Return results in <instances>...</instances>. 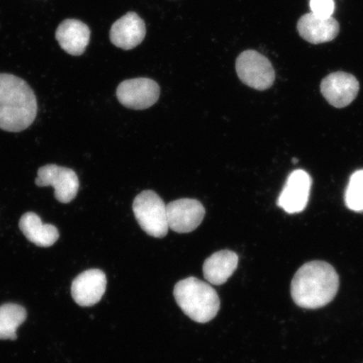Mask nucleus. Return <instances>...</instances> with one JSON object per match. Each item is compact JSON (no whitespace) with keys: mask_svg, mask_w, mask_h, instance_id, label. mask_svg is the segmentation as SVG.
Wrapping results in <instances>:
<instances>
[{"mask_svg":"<svg viewBox=\"0 0 363 363\" xmlns=\"http://www.w3.org/2000/svg\"><path fill=\"white\" fill-rule=\"evenodd\" d=\"M339 285V276L333 266L323 261H313L306 263L295 274L291 296L298 306L316 310L333 301Z\"/></svg>","mask_w":363,"mask_h":363,"instance_id":"obj_1","label":"nucleus"},{"mask_svg":"<svg viewBox=\"0 0 363 363\" xmlns=\"http://www.w3.org/2000/svg\"><path fill=\"white\" fill-rule=\"evenodd\" d=\"M38 101L30 85L18 77L0 74V129L20 133L33 123Z\"/></svg>","mask_w":363,"mask_h":363,"instance_id":"obj_2","label":"nucleus"},{"mask_svg":"<svg viewBox=\"0 0 363 363\" xmlns=\"http://www.w3.org/2000/svg\"><path fill=\"white\" fill-rule=\"evenodd\" d=\"M174 298L184 314L198 323H207L220 310V298L211 286L194 277L175 285Z\"/></svg>","mask_w":363,"mask_h":363,"instance_id":"obj_3","label":"nucleus"},{"mask_svg":"<svg viewBox=\"0 0 363 363\" xmlns=\"http://www.w3.org/2000/svg\"><path fill=\"white\" fill-rule=\"evenodd\" d=\"M133 208L145 233L156 238H163L169 233L167 206L157 193L145 190L135 197Z\"/></svg>","mask_w":363,"mask_h":363,"instance_id":"obj_4","label":"nucleus"},{"mask_svg":"<svg viewBox=\"0 0 363 363\" xmlns=\"http://www.w3.org/2000/svg\"><path fill=\"white\" fill-rule=\"evenodd\" d=\"M235 70L240 80L250 88L263 91L274 84L275 71L271 62L254 50L240 54L235 62Z\"/></svg>","mask_w":363,"mask_h":363,"instance_id":"obj_5","label":"nucleus"},{"mask_svg":"<svg viewBox=\"0 0 363 363\" xmlns=\"http://www.w3.org/2000/svg\"><path fill=\"white\" fill-rule=\"evenodd\" d=\"M35 184L39 187L52 186L57 201L62 203L74 201L79 189V180L76 172L55 164L40 167Z\"/></svg>","mask_w":363,"mask_h":363,"instance_id":"obj_6","label":"nucleus"},{"mask_svg":"<svg viewBox=\"0 0 363 363\" xmlns=\"http://www.w3.org/2000/svg\"><path fill=\"white\" fill-rule=\"evenodd\" d=\"M118 101L131 110H146L155 104L160 96L157 82L145 78L125 80L118 86Z\"/></svg>","mask_w":363,"mask_h":363,"instance_id":"obj_7","label":"nucleus"},{"mask_svg":"<svg viewBox=\"0 0 363 363\" xmlns=\"http://www.w3.org/2000/svg\"><path fill=\"white\" fill-rule=\"evenodd\" d=\"M167 213L169 229L183 234L197 229L206 216L203 204L193 199H181L169 203Z\"/></svg>","mask_w":363,"mask_h":363,"instance_id":"obj_8","label":"nucleus"},{"mask_svg":"<svg viewBox=\"0 0 363 363\" xmlns=\"http://www.w3.org/2000/svg\"><path fill=\"white\" fill-rule=\"evenodd\" d=\"M320 91L331 106L344 108L357 98L359 92V82L347 72H335L322 80Z\"/></svg>","mask_w":363,"mask_h":363,"instance_id":"obj_9","label":"nucleus"},{"mask_svg":"<svg viewBox=\"0 0 363 363\" xmlns=\"http://www.w3.org/2000/svg\"><path fill=\"white\" fill-rule=\"evenodd\" d=\"M312 180L303 170L290 174L278 199V206L289 214H295L305 210L310 197Z\"/></svg>","mask_w":363,"mask_h":363,"instance_id":"obj_10","label":"nucleus"},{"mask_svg":"<svg viewBox=\"0 0 363 363\" xmlns=\"http://www.w3.org/2000/svg\"><path fill=\"white\" fill-rule=\"evenodd\" d=\"M106 276L99 269L82 272L72 284V296L82 307H90L101 301L106 293Z\"/></svg>","mask_w":363,"mask_h":363,"instance_id":"obj_11","label":"nucleus"},{"mask_svg":"<svg viewBox=\"0 0 363 363\" xmlns=\"http://www.w3.org/2000/svg\"><path fill=\"white\" fill-rule=\"evenodd\" d=\"M147 34L146 24L138 13L129 12L113 23L110 38L116 47L133 49L143 42Z\"/></svg>","mask_w":363,"mask_h":363,"instance_id":"obj_12","label":"nucleus"},{"mask_svg":"<svg viewBox=\"0 0 363 363\" xmlns=\"http://www.w3.org/2000/svg\"><path fill=\"white\" fill-rule=\"evenodd\" d=\"M297 29L299 35L308 43L320 44L329 43L337 38L340 25L333 17L324 19L311 12L298 20Z\"/></svg>","mask_w":363,"mask_h":363,"instance_id":"obj_13","label":"nucleus"},{"mask_svg":"<svg viewBox=\"0 0 363 363\" xmlns=\"http://www.w3.org/2000/svg\"><path fill=\"white\" fill-rule=\"evenodd\" d=\"M56 39L67 53L72 56H81L89 44L90 30L84 22L65 20L57 27Z\"/></svg>","mask_w":363,"mask_h":363,"instance_id":"obj_14","label":"nucleus"},{"mask_svg":"<svg viewBox=\"0 0 363 363\" xmlns=\"http://www.w3.org/2000/svg\"><path fill=\"white\" fill-rule=\"evenodd\" d=\"M238 260V254L229 250L213 254L203 263L204 279L211 284H224L237 270Z\"/></svg>","mask_w":363,"mask_h":363,"instance_id":"obj_15","label":"nucleus"},{"mask_svg":"<svg viewBox=\"0 0 363 363\" xmlns=\"http://www.w3.org/2000/svg\"><path fill=\"white\" fill-rule=\"evenodd\" d=\"M19 226L26 239L38 247H52L59 238L57 227L44 225L40 218L33 212H27L23 215Z\"/></svg>","mask_w":363,"mask_h":363,"instance_id":"obj_16","label":"nucleus"},{"mask_svg":"<svg viewBox=\"0 0 363 363\" xmlns=\"http://www.w3.org/2000/svg\"><path fill=\"white\" fill-rule=\"evenodd\" d=\"M26 308L16 303L0 306V340H16V330L26 320Z\"/></svg>","mask_w":363,"mask_h":363,"instance_id":"obj_17","label":"nucleus"},{"mask_svg":"<svg viewBox=\"0 0 363 363\" xmlns=\"http://www.w3.org/2000/svg\"><path fill=\"white\" fill-rule=\"evenodd\" d=\"M345 202L351 211H363V170L352 175L345 194Z\"/></svg>","mask_w":363,"mask_h":363,"instance_id":"obj_18","label":"nucleus"},{"mask_svg":"<svg viewBox=\"0 0 363 363\" xmlns=\"http://www.w3.org/2000/svg\"><path fill=\"white\" fill-rule=\"evenodd\" d=\"M310 7L315 16L328 19L334 13L335 3L334 0H311Z\"/></svg>","mask_w":363,"mask_h":363,"instance_id":"obj_19","label":"nucleus"},{"mask_svg":"<svg viewBox=\"0 0 363 363\" xmlns=\"http://www.w3.org/2000/svg\"><path fill=\"white\" fill-rule=\"evenodd\" d=\"M293 161H294V163H297L298 162L297 159H295V158L293 159Z\"/></svg>","mask_w":363,"mask_h":363,"instance_id":"obj_20","label":"nucleus"}]
</instances>
